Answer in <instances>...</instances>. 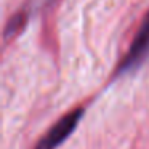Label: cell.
<instances>
[{
	"instance_id": "6da1fadb",
	"label": "cell",
	"mask_w": 149,
	"mask_h": 149,
	"mask_svg": "<svg viewBox=\"0 0 149 149\" xmlns=\"http://www.w3.org/2000/svg\"><path fill=\"white\" fill-rule=\"evenodd\" d=\"M149 55V15L146 16V19L143 21L141 27H139L138 34H136L135 40H133L132 47H130L127 58L122 61L119 69V74L122 72H128L132 69H135L136 66H139L146 59V56Z\"/></svg>"
},
{
	"instance_id": "7a4b0ae2",
	"label": "cell",
	"mask_w": 149,
	"mask_h": 149,
	"mask_svg": "<svg viewBox=\"0 0 149 149\" xmlns=\"http://www.w3.org/2000/svg\"><path fill=\"white\" fill-rule=\"evenodd\" d=\"M82 114H84V111L77 109V111H72L68 116H64L48 133H47V136L40 141V144L37 146V149H56L72 132H74V128L77 127Z\"/></svg>"
}]
</instances>
